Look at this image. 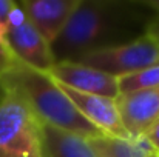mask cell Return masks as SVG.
<instances>
[{"mask_svg": "<svg viewBox=\"0 0 159 157\" xmlns=\"http://www.w3.org/2000/svg\"><path fill=\"white\" fill-rule=\"evenodd\" d=\"M0 85L6 93H12L26 105L40 125L63 129L85 139L105 136L79 112L57 82L47 72L16 60L12 66L0 74Z\"/></svg>", "mask_w": 159, "mask_h": 157, "instance_id": "6da1fadb", "label": "cell"}, {"mask_svg": "<svg viewBox=\"0 0 159 157\" xmlns=\"http://www.w3.org/2000/svg\"><path fill=\"white\" fill-rule=\"evenodd\" d=\"M124 5L110 0H79L65 28L50 46L54 63L77 62L98 50L127 43L125 26L134 20Z\"/></svg>", "mask_w": 159, "mask_h": 157, "instance_id": "7a4b0ae2", "label": "cell"}, {"mask_svg": "<svg viewBox=\"0 0 159 157\" xmlns=\"http://www.w3.org/2000/svg\"><path fill=\"white\" fill-rule=\"evenodd\" d=\"M0 157H45L40 123L12 93L0 100Z\"/></svg>", "mask_w": 159, "mask_h": 157, "instance_id": "3957f363", "label": "cell"}, {"mask_svg": "<svg viewBox=\"0 0 159 157\" xmlns=\"http://www.w3.org/2000/svg\"><path fill=\"white\" fill-rule=\"evenodd\" d=\"M76 63L91 66L114 77H122L159 65V43L145 33L127 43L90 52Z\"/></svg>", "mask_w": 159, "mask_h": 157, "instance_id": "277c9868", "label": "cell"}, {"mask_svg": "<svg viewBox=\"0 0 159 157\" xmlns=\"http://www.w3.org/2000/svg\"><path fill=\"white\" fill-rule=\"evenodd\" d=\"M5 42L17 62L33 69L48 74V71L54 65L50 45L43 40V37L30 22L23 8L17 2L9 15Z\"/></svg>", "mask_w": 159, "mask_h": 157, "instance_id": "5b68a950", "label": "cell"}, {"mask_svg": "<svg viewBox=\"0 0 159 157\" xmlns=\"http://www.w3.org/2000/svg\"><path fill=\"white\" fill-rule=\"evenodd\" d=\"M50 77L60 85L70 86L84 94L104 96L110 99L119 97L117 77L76 62H57L48 71Z\"/></svg>", "mask_w": 159, "mask_h": 157, "instance_id": "8992f818", "label": "cell"}, {"mask_svg": "<svg viewBox=\"0 0 159 157\" xmlns=\"http://www.w3.org/2000/svg\"><path fill=\"white\" fill-rule=\"evenodd\" d=\"M57 85L66 94V97L74 103V106L79 109V112L91 125H94L98 129H101L105 136L124 139V140L131 139L122 125L116 99L94 96V94H84V93L71 89L70 86H65L60 83H57Z\"/></svg>", "mask_w": 159, "mask_h": 157, "instance_id": "52a82bcc", "label": "cell"}, {"mask_svg": "<svg viewBox=\"0 0 159 157\" xmlns=\"http://www.w3.org/2000/svg\"><path fill=\"white\" fill-rule=\"evenodd\" d=\"M116 103L122 125L131 139L144 136L159 120V88L120 94Z\"/></svg>", "mask_w": 159, "mask_h": 157, "instance_id": "ba28073f", "label": "cell"}, {"mask_svg": "<svg viewBox=\"0 0 159 157\" xmlns=\"http://www.w3.org/2000/svg\"><path fill=\"white\" fill-rule=\"evenodd\" d=\"M77 2L79 0H23L20 6L43 40L51 46L65 28Z\"/></svg>", "mask_w": 159, "mask_h": 157, "instance_id": "9c48e42d", "label": "cell"}, {"mask_svg": "<svg viewBox=\"0 0 159 157\" xmlns=\"http://www.w3.org/2000/svg\"><path fill=\"white\" fill-rule=\"evenodd\" d=\"M40 134L45 157H96L88 139L82 136L48 125H40Z\"/></svg>", "mask_w": 159, "mask_h": 157, "instance_id": "30bf717a", "label": "cell"}, {"mask_svg": "<svg viewBox=\"0 0 159 157\" xmlns=\"http://www.w3.org/2000/svg\"><path fill=\"white\" fill-rule=\"evenodd\" d=\"M88 143L96 157H150L152 154H156V150L145 136L128 140L102 136L88 139Z\"/></svg>", "mask_w": 159, "mask_h": 157, "instance_id": "8fae6325", "label": "cell"}, {"mask_svg": "<svg viewBox=\"0 0 159 157\" xmlns=\"http://www.w3.org/2000/svg\"><path fill=\"white\" fill-rule=\"evenodd\" d=\"M117 86H119V96L141 89L159 88V65L117 77Z\"/></svg>", "mask_w": 159, "mask_h": 157, "instance_id": "7c38bea8", "label": "cell"}, {"mask_svg": "<svg viewBox=\"0 0 159 157\" xmlns=\"http://www.w3.org/2000/svg\"><path fill=\"white\" fill-rule=\"evenodd\" d=\"M5 34L6 31L3 28H0V74L5 72L9 66H12V63L16 62V59L12 57L11 51L8 50L6 46V42H5Z\"/></svg>", "mask_w": 159, "mask_h": 157, "instance_id": "4fadbf2b", "label": "cell"}, {"mask_svg": "<svg viewBox=\"0 0 159 157\" xmlns=\"http://www.w3.org/2000/svg\"><path fill=\"white\" fill-rule=\"evenodd\" d=\"M14 6H16L14 0H0V28H3L5 31L8 28L9 15H11Z\"/></svg>", "mask_w": 159, "mask_h": 157, "instance_id": "5bb4252c", "label": "cell"}, {"mask_svg": "<svg viewBox=\"0 0 159 157\" xmlns=\"http://www.w3.org/2000/svg\"><path fill=\"white\" fill-rule=\"evenodd\" d=\"M145 137H147V140L152 143V146L156 150V153L159 154V120L144 134Z\"/></svg>", "mask_w": 159, "mask_h": 157, "instance_id": "9a60e30c", "label": "cell"}, {"mask_svg": "<svg viewBox=\"0 0 159 157\" xmlns=\"http://www.w3.org/2000/svg\"><path fill=\"white\" fill-rule=\"evenodd\" d=\"M147 33L159 43V12H155V15L152 17V20L147 26Z\"/></svg>", "mask_w": 159, "mask_h": 157, "instance_id": "2e32d148", "label": "cell"}, {"mask_svg": "<svg viewBox=\"0 0 159 157\" xmlns=\"http://www.w3.org/2000/svg\"><path fill=\"white\" fill-rule=\"evenodd\" d=\"M141 5L152 8L155 12H159V0H142V2H141Z\"/></svg>", "mask_w": 159, "mask_h": 157, "instance_id": "e0dca14e", "label": "cell"}, {"mask_svg": "<svg viewBox=\"0 0 159 157\" xmlns=\"http://www.w3.org/2000/svg\"><path fill=\"white\" fill-rule=\"evenodd\" d=\"M5 94H6V91H5V89L2 88V85H0V100L3 99V96H5Z\"/></svg>", "mask_w": 159, "mask_h": 157, "instance_id": "ac0fdd59", "label": "cell"}, {"mask_svg": "<svg viewBox=\"0 0 159 157\" xmlns=\"http://www.w3.org/2000/svg\"><path fill=\"white\" fill-rule=\"evenodd\" d=\"M150 157H159V154H158V153H156V154H152V156H150Z\"/></svg>", "mask_w": 159, "mask_h": 157, "instance_id": "d6986e66", "label": "cell"}]
</instances>
